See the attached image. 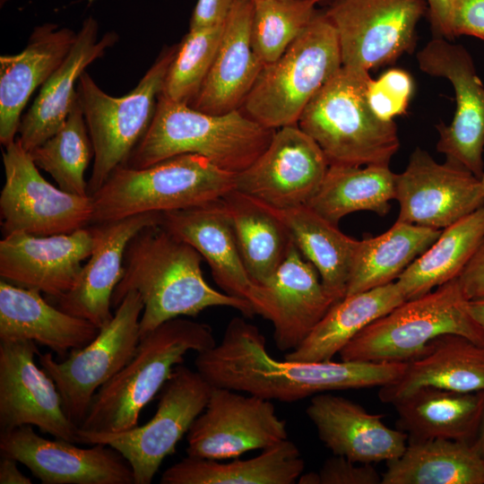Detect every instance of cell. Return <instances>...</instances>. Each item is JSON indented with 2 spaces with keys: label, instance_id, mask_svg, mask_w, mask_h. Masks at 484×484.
Instances as JSON below:
<instances>
[{
  "label": "cell",
  "instance_id": "6da1fadb",
  "mask_svg": "<svg viewBox=\"0 0 484 484\" xmlns=\"http://www.w3.org/2000/svg\"><path fill=\"white\" fill-rule=\"evenodd\" d=\"M196 370L213 386L294 402L330 391L381 387L404 372L402 362L278 360L258 327L233 317L219 344L199 352Z\"/></svg>",
  "mask_w": 484,
  "mask_h": 484
},
{
  "label": "cell",
  "instance_id": "7a4b0ae2",
  "mask_svg": "<svg viewBox=\"0 0 484 484\" xmlns=\"http://www.w3.org/2000/svg\"><path fill=\"white\" fill-rule=\"evenodd\" d=\"M202 255L160 223L139 230L128 242L123 274L111 298L116 308L126 293L137 291L143 302L140 339L162 323L195 316L212 307H228L255 315L244 298L220 292L203 278Z\"/></svg>",
  "mask_w": 484,
  "mask_h": 484
},
{
  "label": "cell",
  "instance_id": "3957f363",
  "mask_svg": "<svg viewBox=\"0 0 484 484\" xmlns=\"http://www.w3.org/2000/svg\"><path fill=\"white\" fill-rule=\"evenodd\" d=\"M274 133L241 109L212 115L160 93L149 129L124 166L143 169L176 155L194 153L220 169L238 174L264 152Z\"/></svg>",
  "mask_w": 484,
  "mask_h": 484
},
{
  "label": "cell",
  "instance_id": "277c9868",
  "mask_svg": "<svg viewBox=\"0 0 484 484\" xmlns=\"http://www.w3.org/2000/svg\"><path fill=\"white\" fill-rule=\"evenodd\" d=\"M215 345L207 324L182 317L162 323L140 339L130 361L96 392L79 428L116 432L136 427L142 410L161 390L185 355Z\"/></svg>",
  "mask_w": 484,
  "mask_h": 484
},
{
  "label": "cell",
  "instance_id": "5b68a950",
  "mask_svg": "<svg viewBox=\"0 0 484 484\" xmlns=\"http://www.w3.org/2000/svg\"><path fill=\"white\" fill-rule=\"evenodd\" d=\"M368 71L341 66L315 93L298 125L321 148L329 165H389L400 141L394 121L370 108Z\"/></svg>",
  "mask_w": 484,
  "mask_h": 484
},
{
  "label": "cell",
  "instance_id": "8992f818",
  "mask_svg": "<svg viewBox=\"0 0 484 484\" xmlns=\"http://www.w3.org/2000/svg\"><path fill=\"white\" fill-rule=\"evenodd\" d=\"M236 180L237 174L194 153L176 155L143 169L119 166L91 195V225L210 203L236 189Z\"/></svg>",
  "mask_w": 484,
  "mask_h": 484
},
{
  "label": "cell",
  "instance_id": "52a82bcc",
  "mask_svg": "<svg viewBox=\"0 0 484 484\" xmlns=\"http://www.w3.org/2000/svg\"><path fill=\"white\" fill-rule=\"evenodd\" d=\"M468 301L457 277L375 320L340 351V358L407 363L444 334L462 335L484 346V333L471 315Z\"/></svg>",
  "mask_w": 484,
  "mask_h": 484
},
{
  "label": "cell",
  "instance_id": "ba28073f",
  "mask_svg": "<svg viewBox=\"0 0 484 484\" xmlns=\"http://www.w3.org/2000/svg\"><path fill=\"white\" fill-rule=\"evenodd\" d=\"M341 66L336 30L318 11L284 53L264 65L241 110L270 129L298 125L308 102Z\"/></svg>",
  "mask_w": 484,
  "mask_h": 484
},
{
  "label": "cell",
  "instance_id": "9c48e42d",
  "mask_svg": "<svg viewBox=\"0 0 484 484\" xmlns=\"http://www.w3.org/2000/svg\"><path fill=\"white\" fill-rule=\"evenodd\" d=\"M177 48V44L164 48L137 85L122 97L105 92L86 71L81 75L78 100L94 150L89 195L126 163L149 129Z\"/></svg>",
  "mask_w": 484,
  "mask_h": 484
},
{
  "label": "cell",
  "instance_id": "30bf717a",
  "mask_svg": "<svg viewBox=\"0 0 484 484\" xmlns=\"http://www.w3.org/2000/svg\"><path fill=\"white\" fill-rule=\"evenodd\" d=\"M213 386L197 371L176 366L160 391L153 417L145 424L116 432L78 428L81 444H102L118 451L131 465L134 484H150L164 459L175 453L203 411Z\"/></svg>",
  "mask_w": 484,
  "mask_h": 484
},
{
  "label": "cell",
  "instance_id": "8fae6325",
  "mask_svg": "<svg viewBox=\"0 0 484 484\" xmlns=\"http://www.w3.org/2000/svg\"><path fill=\"white\" fill-rule=\"evenodd\" d=\"M143 302L130 290L115 308L112 319L87 345L58 362L51 352L39 353L40 367L53 379L66 416L80 426L96 392L133 358L140 341Z\"/></svg>",
  "mask_w": 484,
  "mask_h": 484
},
{
  "label": "cell",
  "instance_id": "7c38bea8",
  "mask_svg": "<svg viewBox=\"0 0 484 484\" xmlns=\"http://www.w3.org/2000/svg\"><path fill=\"white\" fill-rule=\"evenodd\" d=\"M4 184L0 195L3 236L72 233L91 224V195L65 192L48 182L16 138L3 151Z\"/></svg>",
  "mask_w": 484,
  "mask_h": 484
},
{
  "label": "cell",
  "instance_id": "4fadbf2b",
  "mask_svg": "<svg viewBox=\"0 0 484 484\" xmlns=\"http://www.w3.org/2000/svg\"><path fill=\"white\" fill-rule=\"evenodd\" d=\"M339 40L343 66L368 71L412 53L427 0H335L324 11Z\"/></svg>",
  "mask_w": 484,
  "mask_h": 484
},
{
  "label": "cell",
  "instance_id": "5bb4252c",
  "mask_svg": "<svg viewBox=\"0 0 484 484\" xmlns=\"http://www.w3.org/2000/svg\"><path fill=\"white\" fill-rule=\"evenodd\" d=\"M288 439L286 422L272 401L213 387L203 411L187 435L186 454L212 460L238 458Z\"/></svg>",
  "mask_w": 484,
  "mask_h": 484
},
{
  "label": "cell",
  "instance_id": "9a60e30c",
  "mask_svg": "<svg viewBox=\"0 0 484 484\" xmlns=\"http://www.w3.org/2000/svg\"><path fill=\"white\" fill-rule=\"evenodd\" d=\"M421 71L447 79L456 109L449 125H438L436 150L446 160L480 178L484 173V86L470 53L443 38L430 40L417 55Z\"/></svg>",
  "mask_w": 484,
  "mask_h": 484
},
{
  "label": "cell",
  "instance_id": "2e32d148",
  "mask_svg": "<svg viewBox=\"0 0 484 484\" xmlns=\"http://www.w3.org/2000/svg\"><path fill=\"white\" fill-rule=\"evenodd\" d=\"M39 353L30 340L0 341V431L30 425L81 444L79 427L65 413L55 382L36 363Z\"/></svg>",
  "mask_w": 484,
  "mask_h": 484
},
{
  "label": "cell",
  "instance_id": "e0dca14e",
  "mask_svg": "<svg viewBox=\"0 0 484 484\" xmlns=\"http://www.w3.org/2000/svg\"><path fill=\"white\" fill-rule=\"evenodd\" d=\"M329 163L319 145L298 125L275 130L264 152L237 174L236 189L273 208L307 204Z\"/></svg>",
  "mask_w": 484,
  "mask_h": 484
},
{
  "label": "cell",
  "instance_id": "ac0fdd59",
  "mask_svg": "<svg viewBox=\"0 0 484 484\" xmlns=\"http://www.w3.org/2000/svg\"><path fill=\"white\" fill-rule=\"evenodd\" d=\"M247 300L255 315L272 322L275 345L287 352L296 349L338 301L295 244L265 282L254 283Z\"/></svg>",
  "mask_w": 484,
  "mask_h": 484
},
{
  "label": "cell",
  "instance_id": "d6986e66",
  "mask_svg": "<svg viewBox=\"0 0 484 484\" xmlns=\"http://www.w3.org/2000/svg\"><path fill=\"white\" fill-rule=\"evenodd\" d=\"M397 220L445 229L484 205L480 178L460 165L437 163L417 148L403 172L396 174Z\"/></svg>",
  "mask_w": 484,
  "mask_h": 484
},
{
  "label": "cell",
  "instance_id": "ffe728a7",
  "mask_svg": "<svg viewBox=\"0 0 484 484\" xmlns=\"http://www.w3.org/2000/svg\"><path fill=\"white\" fill-rule=\"evenodd\" d=\"M0 453L25 465L43 484H134L131 465L113 447L82 448L45 438L30 425L0 431Z\"/></svg>",
  "mask_w": 484,
  "mask_h": 484
},
{
  "label": "cell",
  "instance_id": "44dd1931",
  "mask_svg": "<svg viewBox=\"0 0 484 484\" xmlns=\"http://www.w3.org/2000/svg\"><path fill=\"white\" fill-rule=\"evenodd\" d=\"M94 245L90 227L72 233L36 236L18 231L0 241V277L57 299L74 285Z\"/></svg>",
  "mask_w": 484,
  "mask_h": 484
},
{
  "label": "cell",
  "instance_id": "7402d4cb",
  "mask_svg": "<svg viewBox=\"0 0 484 484\" xmlns=\"http://www.w3.org/2000/svg\"><path fill=\"white\" fill-rule=\"evenodd\" d=\"M161 222L160 212L142 213L90 226L94 245L73 288L58 298L57 307L99 329L113 317L111 298L123 274L130 239L142 229Z\"/></svg>",
  "mask_w": 484,
  "mask_h": 484
},
{
  "label": "cell",
  "instance_id": "603a6c76",
  "mask_svg": "<svg viewBox=\"0 0 484 484\" xmlns=\"http://www.w3.org/2000/svg\"><path fill=\"white\" fill-rule=\"evenodd\" d=\"M306 413L323 444L333 454L355 462L393 461L402 454L408 444L407 434L387 427L382 414L369 413L342 396L315 394Z\"/></svg>",
  "mask_w": 484,
  "mask_h": 484
},
{
  "label": "cell",
  "instance_id": "cb8c5ba5",
  "mask_svg": "<svg viewBox=\"0 0 484 484\" xmlns=\"http://www.w3.org/2000/svg\"><path fill=\"white\" fill-rule=\"evenodd\" d=\"M117 40L115 31L99 38V24L93 17L83 21L68 55L40 87L32 105L22 117L17 139L27 151L43 143L62 126L78 99L81 75Z\"/></svg>",
  "mask_w": 484,
  "mask_h": 484
},
{
  "label": "cell",
  "instance_id": "d4e9b609",
  "mask_svg": "<svg viewBox=\"0 0 484 484\" xmlns=\"http://www.w3.org/2000/svg\"><path fill=\"white\" fill-rule=\"evenodd\" d=\"M253 12L254 2L234 1L209 73L189 104L193 108L212 115L241 109L264 67L251 42Z\"/></svg>",
  "mask_w": 484,
  "mask_h": 484
},
{
  "label": "cell",
  "instance_id": "484cf974",
  "mask_svg": "<svg viewBox=\"0 0 484 484\" xmlns=\"http://www.w3.org/2000/svg\"><path fill=\"white\" fill-rule=\"evenodd\" d=\"M76 35L69 28L44 23L34 28L22 52L0 56V143L4 147L16 140L31 94L63 63Z\"/></svg>",
  "mask_w": 484,
  "mask_h": 484
},
{
  "label": "cell",
  "instance_id": "4316f807",
  "mask_svg": "<svg viewBox=\"0 0 484 484\" xmlns=\"http://www.w3.org/2000/svg\"><path fill=\"white\" fill-rule=\"evenodd\" d=\"M160 224L206 260L213 280L224 293L247 300L255 281L244 264L222 198L163 212Z\"/></svg>",
  "mask_w": 484,
  "mask_h": 484
},
{
  "label": "cell",
  "instance_id": "83f0119b",
  "mask_svg": "<svg viewBox=\"0 0 484 484\" xmlns=\"http://www.w3.org/2000/svg\"><path fill=\"white\" fill-rule=\"evenodd\" d=\"M99 332L92 323L48 304L39 291L0 281V341L30 340L65 357Z\"/></svg>",
  "mask_w": 484,
  "mask_h": 484
},
{
  "label": "cell",
  "instance_id": "f1b7e54d",
  "mask_svg": "<svg viewBox=\"0 0 484 484\" xmlns=\"http://www.w3.org/2000/svg\"><path fill=\"white\" fill-rule=\"evenodd\" d=\"M421 387L462 393L484 391V346L462 335H441L406 363L403 374L395 382L379 387L378 398L393 404Z\"/></svg>",
  "mask_w": 484,
  "mask_h": 484
},
{
  "label": "cell",
  "instance_id": "f546056e",
  "mask_svg": "<svg viewBox=\"0 0 484 484\" xmlns=\"http://www.w3.org/2000/svg\"><path fill=\"white\" fill-rule=\"evenodd\" d=\"M393 405L398 413L397 427L407 434L408 441L449 439L471 445L484 411V391L421 387Z\"/></svg>",
  "mask_w": 484,
  "mask_h": 484
},
{
  "label": "cell",
  "instance_id": "4dcf8cb0",
  "mask_svg": "<svg viewBox=\"0 0 484 484\" xmlns=\"http://www.w3.org/2000/svg\"><path fill=\"white\" fill-rule=\"evenodd\" d=\"M305 468L298 446L288 439L250 459L218 460L187 455L166 469L160 484H294Z\"/></svg>",
  "mask_w": 484,
  "mask_h": 484
},
{
  "label": "cell",
  "instance_id": "1f68e13d",
  "mask_svg": "<svg viewBox=\"0 0 484 484\" xmlns=\"http://www.w3.org/2000/svg\"><path fill=\"white\" fill-rule=\"evenodd\" d=\"M403 301L396 281L345 296L333 305L296 349L285 354L284 359L332 360L360 331Z\"/></svg>",
  "mask_w": 484,
  "mask_h": 484
},
{
  "label": "cell",
  "instance_id": "d6a6232c",
  "mask_svg": "<svg viewBox=\"0 0 484 484\" xmlns=\"http://www.w3.org/2000/svg\"><path fill=\"white\" fill-rule=\"evenodd\" d=\"M246 269L256 283L265 282L294 244L272 207L234 189L222 197Z\"/></svg>",
  "mask_w": 484,
  "mask_h": 484
},
{
  "label": "cell",
  "instance_id": "836d02e7",
  "mask_svg": "<svg viewBox=\"0 0 484 484\" xmlns=\"http://www.w3.org/2000/svg\"><path fill=\"white\" fill-rule=\"evenodd\" d=\"M272 209L302 255L315 267L324 288L338 300L343 298L359 240L342 233L338 225L307 204Z\"/></svg>",
  "mask_w": 484,
  "mask_h": 484
},
{
  "label": "cell",
  "instance_id": "e575fe53",
  "mask_svg": "<svg viewBox=\"0 0 484 484\" xmlns=\"http://www.w3.org/2000/svg\"><path fill=\"white\" fill-rule=\"evenodd\" d=\"M386 465L382 484H484V459L466 442L408 441Z\"/></svg>",
  "mask_w": 484,
  "mask_h": 484
},
{
  "label": "cell",
  "instance_id": "d590c367",
  "mask_svg": "<svg viewBox=\"0 0 484 484\" xmlns=\"http://www.w3.org/2000/svg\"><path fill=\"white\" fill-rule=\"evenodd\" d=\"M484 238V205L443 229L395 281L405 300L457 278Z\"/></svg>",
  "mask_w": 484,
  "mask_h": 484
},
{
  "label": "cell",
  "instance_id": "8d00e7d4",
  "mask_svg": "<svg viewBox=\"0 0 484 484\" xmlns=\"http://www.w3.org/2000/svg\"><path fill=\"white\" fill-rule=\"evenodd\" d=\"M441 231L396 220L385 233L359 240L345 296L397 280Z\"/></svg>",
  "mask_w": 484,
  "mask_h": 484
},
{
  "label": "cell",
  "instance_id": "74e56055",
  "mask_svg": "<svg viewBox=\"0 0 484 484\" xmlns=\"http://www.w3.org/2000/svg\"><path fill=\"white\" fill-rule=\"evenodd\" d=\"M396 174L389 165H329L315 195L307 203L324 218L338 225L358 211L385 215L395 197Z\"/></svg>",
  "mask_w": 484,
  "mask_h": 484
},
{
  "label": "cell",
  "instance_id": "f35d334b",
  "mask_svg": "<svg viewBox=\"0 0 484 484\" xmlns=\"http://www.w3.org/2000/svg\"><path fill=\"white\" fill-rule=\"evenodd\" d=\"M29 152L36 166L48 172L60 189L89 195L84 175L94 150L78 99L56 133Z\"/></svg>",
  "mask_w": 484,
  "mask_h": 484
},
{
  "label": "cell",
  "instance_id": "ab89813d",
  "mask_svg": "<svg viewBox=\"0 0 484 484\" xmlns=\"http://www.w3.org/2000/svg\"><path fill=\"white\" fill-rule=\"evenodd\" d=\"M318 0H260L254 3L251 42L264 64L278 59L316 13Z\"/></svg>",
  "mask_w": 484,
  "mask_h": 484
},
{
  "label": "cell",
  "instance_id": "60d3db41",
  "mask_svg": "<svg viewBox=\"0 0 484 484\" xmlns=\"http://www.w3.org/2000/svg\"><path fill=\"white\" fill-rule=\"evenodd\" d=\"M223 24L189 30L177 44L161 94L167 99L190 104L205 81L217 54Z\"/></svg>",
  "mask_w": 484,
  "mask_h": 484
},
{
  "label": "cell",
  "instance_id": "b9f144b4",
  "mask_svg": "<svg viewBox=\"0 0 484 484\" xmlns=\"http://www.w3.org/2000/svg\"><path fill=\"white\" fill-rule=\"evenodd\" d=\"M414 84L409 73L393 68L376 80L370 79L367 89L368 105L374 114L385 121L405 113Z\"/></svg>",
  "mask_w": 484,
  "mask_h": 484
},
{
  "label": "cell",
  "instance_id": "7bdbcfd3",
  "mask_svg": "<svg viewBox=\"0 0 484 484\" xmlns=\"http://www.w3.org/2000/svg\"><path fill=\"white\" fill-rule=\"evenodd\" d=\"M299 484H382L380 475L372 463H359L343 456L326 459L318 471L302 473Z\"/></svg>",
  "mask_w": 484,
  "mask_h": 484
},
{
  "label": "cell",
  "instance_id": "ee69618b",
  "mask_svg": "<svg viewBox=\"0 0 484 484\" xmlns=\"http://www.w3.org/2000/svg\"><path fill=\"white\" fill-rule=\"evenodd\" d=\"M454 37L467 35L484 40V0H452Z\"/></svg>",
  "mask_w": 484,
  "mask_h": 484
},
{
  "label": "cell",
  "instance_id": "f6af8a7d",
  "mask_svg": "<svg viewBox=\"0 0 484 484\" xmlns=\"http://www.w3.org/2000/svg\"><path fill=\"white\" fill-rule=\"evenodd\" d=\"M235 0H197L189 30L223 24Z\"/></svg>",
  "mask_w": 484,
  "mask_h": 484
},
{
  "label": "cell",
  "instance_id": "bcb514c9",
  "mask_svg": "<svg viewBox=\"0 0 484 484\" xmlns=\"http://www.w3.org/2000/svg\"><path fill=\"white\" fill-rule=\"evenodd\" d=\"M458 279L469 300L484 298V238Z\"/></svg>",
  "mask_w": 484,
  "mask_h": 484
},
{
  "label": "cell",
  "instance_id": "7dc6e473",
  "mask_svg": "<svg viewBox=\"0 0 484 484\" xmlns=\"http://www.w3.org/2000/svg\"><path fill=\"white\" fill-rule=\"evenodd\" d=\"M452 0H427L428 16L434 34L437 38L453 39L451 26Z\"/></svg>",
  "mask_w": 484,
  "mask_h": 484
},
{
  "label": "cell",
  "instance_id": "c3c4849f",
  "mask_svg": "<svg viewBox=\"0 0 484 484\" xmlns=\"http://www.w3.org/2000/svg\"><path fill=\"white\" fill-rule=\"evenodd\" d=\"M30 478L23 474L18 467V462L9 456L1 455L0 484H31Z\"/></svg>",
  "mask_w": 484,
  "mask_h": 484
},
{
  "label": "cell",
  "instance_id": "681fc988",
  "mask_svg": "<svg viewBox=\"0 0 484 484\" xmlns=\"http://www.w3.org/2000/svg\"><path fill=\"white\" fill-rule=\"evenodd\" d=\"M468 310L484 333V298L469 300Z\"/></svg>",
  "mask_w": 484,
  "mask_h": 484
},
{
  "label": "cell",
  "instance_id": "f907efd6",
  "mask_svg": "<svg viewBox=\"0 0 484 484\" xmlns=\"http://www.w3.org/2000/svg\"><path fill=\"white\" fill-rule=\"evenodd\" d=\"M474 450L484 459V411L476 436L471 443Z\"/></svg>",
  "mask_w": 484,
  "mask_h": 484
},
{
  "label": "cell",
  "instance_id": "816d5d0a",
  "mask_svg": "<svg viewBox=\"0 0 484 484\" xmlns=\"http://www.w3.org/2000/svg\"><path fill=\"white\" fill-rule=\"evenodd\" d=\"M334 1L335 0H318V4L328 6L330 4H332Z\"/></svg>",
  "mask_w": 484,
  "mask_h": 484
},
{
  "label": "cell",
  "instance_id": "f5cc1de1",
  "mask_svg": "<svg viewBox=\"0 0 484 484\" xmlns=\"http://www.w3.org/2000/svg\"><path fill=\"white\" fill-rule=\"evenodd\" d=\"M480 183L481 192H482V194L484 195V173L480 178Z\"/></svg>",
  "mask_w": 484,
  "mask_h": 484
},
{
  "label": "cell",
  "instance_id": "db71d44e",
  "mask_svg": "<svg viewBox=\"0 0 484 484\" xmlns=\"http://www.w3.org/2000/svg\"><path fill=\"white\" fill-rule=\"evenodd\" d=\"M250 1H252V2H254V3H255V2H256V1H260V0H250Z\"/></svg>",
  "mask_w": 484,
  "mask_h": 484
}]
</instances>
